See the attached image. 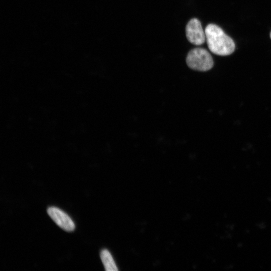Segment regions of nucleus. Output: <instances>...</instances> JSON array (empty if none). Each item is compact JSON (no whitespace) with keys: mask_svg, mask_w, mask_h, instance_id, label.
Here are the masks:
<instances>
[{"mask_svg":"<svg viewBox=\"0 0 271 271\" xmlns=\"http://www.w3.org/2000/svg\"><path fill=\"white\" fill-rule=\"evenodd\" d=\"M186 61L189 67L200 71H208L213 66L211 55L207 50L202 48H196L190 50Z\"/></svg>","mask_w":271,"mask_h":271,"instance_id":"nucleus-2","label":"nucleus"},{"mask_svg":"<svg viewBox=\"0 0 271 271\" xmlns=\"http://www.w3.org/2000/svg\"><path fill=\"white\" fill-rule=\"evenodd\" d=\"M270 38H271V33H270Z\"/></svg>","mask_w":271,"mask_h":271,"instance_id":"nucleus-6","label":"nucleus"},{"mask_svg":"<svg viewBox=\"0 0 271 271\" xmlns=\"http://www.w3.org/2000/svg\"><path fill=\"white\" fill-rule=\"evenodd\" d=\"M47 213L54 222L63 230L72 231L75 229V226L71 218L60 209L50 207L47 209Z\"/></svg>","mask_w":271,"mask_h":271,"instance_id":"nucleus-4","label":"nucleus"},{"mask_svg":"<svg viewBox=\"0 0 271 271\" xmlns=\"http://www.w3.org/2000/svg\"><path fill=\"white\" fill-rule=\"evenodd\" d=\"M205 33L208 48L213 53L227 56L234 51L235 45L233 40L218 26L214 24H208Z\"/></svg>","mask_w":271,"mask_h":271,"instance_id":"nucleus-1","label":"nucleus"},{"mask_svg":"<svg viewBox=\"0 0 271 271\" xmlns=\"http://www.w3.org/2000/svg\"><path fill=\"white\" fill-rule=\"evenodd\" d=\"M100 258L105 269L107 271H116L118 269L110 252L103 249L100 252Z\"/></svg>","mask_w":271,"mask_h":271,"instance_id":"nucleus-5","label":"nucleus"},{"mask_svg":"<svg viewBox=\"0 0 271 271\" xmlns=\"http://www.w3.org/2000/svg\"><path fill=\"white\" fill-rule=\"evenodd\" d=\"M186 35L188 40L195 45L202 44L206 39L201 22L196 18L191 19L187 24Z\"/></svg>","mask_w":271,"mask_h":271,"instance_id":"nucleus-3","label":"nucleus"}]
</instances>
